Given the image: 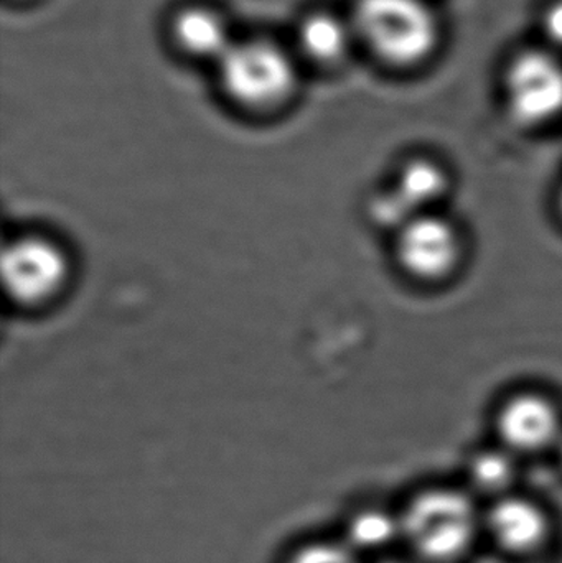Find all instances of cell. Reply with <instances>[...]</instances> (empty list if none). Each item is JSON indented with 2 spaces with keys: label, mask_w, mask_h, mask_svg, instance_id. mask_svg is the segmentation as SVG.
I'll list each match as a JSON object with an SVG mask.
<instances>
[{
  "label": "cell",
  "mask_w": 562,
  "mask_h": 563,
  "mask_svg": "<svg viewBox=\"0 0 562 563\" xmlns=\"http://www.w3.org/2000/svg\"><path fill=\"white\" fill-rule=\"evenodd\" d=\"M174 30L180 45L198 56L220 59L233 45L227 23L211 10H184L175 20Z\"/></svg>",
  "instance_id": "30bf717a"
},
{
  "label": "cell",
  "mask_w": 562,
  "mask_h": 563,
  "mask_svg": "<svg viewBox=\"0 0 562 563\" xmlns=\"http://www.w3.org/2000/svg\"><path fill=\"white\" fill-rule=\"evenodd\" d=\"M505 91L515 122L547 124L562 114V63L540 49L521 53L508 66Z\"/></svg>",
  "instance_id": "5b68a950"
},
{
  "label": "cell",
  "mask_w": 562,
  "mask_h": 563,
  "mask_svg": "<svg viewBox=\"0 0 562 563\" xmlns=\"http://www.w3.org/2000/svg\"><path fill=\"white\" fill-rule=\"evenodd\" d=\"M359 552L345 541H309L287 555L284 563H360Z\"/></svg>",
  "instance_id": "5bb4252c"
},
{
  "label": "cell",
  "mask_w": 562,
  "mask_h": 563,
  "mask_svg": "<svg viewBox=\"0 0 562 563\" xmlns=\"http://www.w3.org/2000/svg\"><path fill=\"white\" fill-rule=\"evenodd\" d=\"M399 266L421 280L449 276L461 257V240L451 221L434 213L422 214L398 231Z\"/></svg>",
  "instance_id": "8992f818"
},
{
  "label": "cell",
  "mask_w": 562,
  "mask_h": 563,
  "mask_svg": "<svg viewBox=\"0 0 562 563\" xmlns=\"http://www.w3.org/2000/svg\"><path fill=\"white\" fill-rule=\"evenodd\" d=\"M492 539L511 554L537 551L550 534L547 512L521 496H502L485 519Z\"/></svg>",
  "instance_id": "9c48e42d"
},
{
  "label": "cell",
  "mask_w": 562,
  "mask_h": 563,
  "mask_svg": "<svg viewBox=\"0 0 562 563\" xmlns=\"http://www.w3.org/2000/svg\"><path fill=\"white\" fill-rule=\"evenodd\" d=\"M561 429L557 406L540 394H518L497 413L498 435L510 452L535 453L557 446Z\"/></svg>",
  "instance_id": "ba28073f"
},
{
  "label": "cell",
  "mask_w": 562,
  "mask_h": 563,
  "mask_svg": "<svg viewBox=\"0 0 562 563\" xmlns=\"http://www.w3.org/2000/svg\"><path fill=\"white\" fill-rule=\"evenodd\" d=\"M399 518L403 539L422 561L431 563H452L464 558L481 528L474 501L454 488L419 493Z\"/></svg>",
  "instance_id": "6da1fadb"
},
{
  "label": "cell",
  "mask_w": 562,
  "mask_h": 563,
  "mask_svg": "<svg viewBox=\"0 0 562 563\" xmlns=\"http://www.w3.org/2000/svg\"><path fill=\"white\" fill-rule=\"evenodd\" d=\"M543 29L551 42L562 46V0L551 3L544 13Z\"/></svg>",
  "instance_id": "9a60e30c"
},
{
  "label": "cell",
  "mask_w": 562,
  "mask_h": 563,
  "mask_svg": "<svg viewBox=\"0 0 562 563\" xmlns=\"http://www.w3.org/2000/svg\"><path fill=\"white\" fill-rule=\"evenodd\" d=\"M396 539H403L401 518L385 509H360L346 522L345 542L359 554L388 548Z\"/></svg>",
  "instance_id": "8fae6325"
},
{
  "label": "cell",
  "mask_w": 562,
  "mask_h": 563,
  "mask_svg": "<svg viewBox=\"0 0 562 563\" xmlns=\"http://www.w3.org/2000/svg\"><path fill=\"white\" fill-rule=\"evenodd\" d=\"M382 563H408L403 561H383Z\"/></svg>",
  "instance_id": "e0dca14e"
},
{
  "label": "cell",
  "mask_w": 562,
  "mask_h": 563,
  "mask_svg": "<svg viewBox=\"0 0 562 563\" xmlns=\"http://www.w3.org/2000/svg\"><path fill=\"white\" fill-rule=\"evenodd\" d=\"M353 19L366 45L399 68L426 62L439 45V20L425 0H359Z\"/></svg>",
  "instance_id": "7a4b0ae2"
},
{
  "label": "cell",
  "mask_w": 562,
  "mask_h": 563,
  "mask_svg": "<svg viewBox=\"0 0 562 563\" xmlns=\"http://www.w3.org/2000/svg\"><path fill=\"white\" fill-rule=\"evenodd\" d=\"M515 475H517V466L510 450H482L472 456L469 465L471 482L481 492H507L510 483L515 482Z\"/></svg>",
  "instance_id": "4fadbf2b"
},
{
  "label": "cell",
  "mask_w": 562,
  "mask_h": 563,
  "mask_svg": "<svg viewBox=\"0 0 562 563\" xmlns=\"http://www.w3.org/2000/svg\"><path fill=\"white\" fill-rule=\"evenodd\" d=\"M560 210H561V213H562V190H561V194H560Z\"/></svg>",
  "instance_id": "ac0fdd59"
},
{
  "label": "cell",
  "mask_w": 562,
  "mask_h": 563,
  "mask_svg": "<svg viewBox=\"0 0 562 563\" xmlns=\"http://www.w3.org/2000/svg\"><path fill=\"white\" fill-rule=\"evenodd\" d=\"M299 40L307 55L317 62H337L349 48V30L337 16L316 13L304 20Z\"/></svg>",
  "instance_id": "7c38bea8"
},
{
  "label": "cell",
  "mask_w": 562,
  "mask_h": 563,
  "mask_svg": "<svg viewBox=\"0 0 562 563\" xmlns=\"http://www.w3.org/2000/svg\"><path fill=\"white\" fill-rule=\"evenodd\" d=\"M561 563H562V561H561Z\"/></svg>",
  "instance_id": "d6986e66"
},
{
  "label": "cell",
  "mask_w": 562,
  "mask_h": 563,
  "mask_svg": "<svg viewBox=\"0 0 562 563\" xmlns=\"http://www.w3.org/2000/svg\"><path fill=\"white\" fill-rule=\"evenodd\" d=\"M73 271L71 254L49 234H16L3 247V288L19 310H48L65 297Z\"/></svg>",
  "instance_id": "3957f363"
},
{
  "label": "cell",
  "mask_w": 562,
  "mask_h": 563,
  "mask_svg": "<svg viewBox=\"0 0 562 563\" xmlns=\"http://www.w3.org/2000/svg\"><path fill=\"white\" fill-rule=\"evenodd\" d=\"M558 450H560V460H561V465H562V437H561V440H560V443H558Z\"/></svg>",
  "instance_id": "2e32d148"
},
{
  "label": "cell",
  "mask_w": 562,
  "mask_h": 563,
  "mask_svg": "<svg viewBox=\"0 0 562 563\" xmlns=\"http://www.w3.org/2000/svg\"><path fill=\"white\" fill-rule=\"evenodd\" d=\"M218 63L224 91L246 108L279 104L296 89V65L274 43L264 40L233 43Z\"/></svg>",
  "instance_id": "277c9868"
},
{
  "label": "cell",
  "mask_w": 562,
  "mask_h": 563,
  "mask_svg": "<svg viewBox=\"0 0 562 563\" xmlns=\"http://www.w3.org/2000/svg\"><path fill=\"white\" fill-rule=\"evenodd\" d=\"M449 188L444 168L429 158H412L399 170L396 184L376 200V218L396 231L422 214L431 213Z\"/></svg>",
  "instance_id": "52a82bcc"
}]
</instances>
